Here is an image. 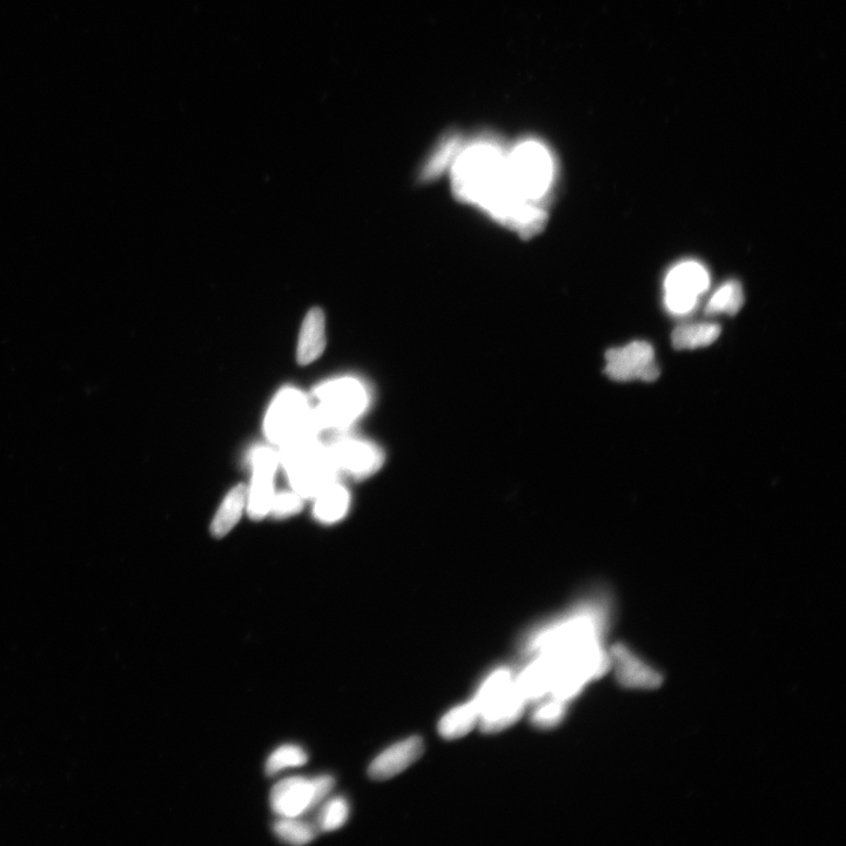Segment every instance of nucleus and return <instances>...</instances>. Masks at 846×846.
<instances>
[{
    "label": "nucleus",
    "instance_id": "obj_23",
    "mask_svg": "<svg viewBox=\"0 0 846 846\" xmlns=\"http://www.w3.org/2000/svg\"><path fill=\"white\" fill-rule=\"evenodd\" d=\"M308 761L307 752L295 744L281 745L266 762V774L274 776L290 768H299Z\"/></svg>",
    "mask_w": 846,
    "mask_h": 846
},
{
    "label": "nucleus",
    "instance_id": "obj_17",
    "mask_svg": "<svg viewBox=\"0 0 846 846\" xmlns=\"http://www.w3.org/2000/svg\"><path fill=\"white\" fill-rule=\"evenodd\" d=\"M349 501L351 500H349L347 489L333 482L317 496L315 516L325 523L337 522L347 514Z\"/></svg>",
    "mask_w": 846,
    "mask_h": 846
},
{
    "label": "nucleus",
    "instance_id": "obj_1",
    "mask_svg": "<svg viewBox=\"0 0 846 846\" xmlns=\"http://www.w3.org/2000/svg\"><path fill=\"white\" fill-rule=\"evenodd\" d=\"M451 171L454 196L479 207L521 237H533L547 221L546 207L515 196L506 174V151L496 141L482 139L463 146Z\"/></svg>",
    "mask_w": 846,
    "mask_h": 846
},
{
    "label": "nucleus",
    "instance_id": "obj_13",
    "mask_svg": "<svg viewBox=\"0 0 846 846\" xmlns=\"http://www.w3.org/2000/svg\"><path fill=\"white\" fill-rule=\"evenodd\" d=\"M527 704L515 684L512 693L482 711L479 722L481 730L483 733L493 734L507 729L520 720Z\"/></svg>",
    "mask_w": 846,
    "mask_h": 846
},
{
    "label": "nucleus",
    "instance_id": "obj_8",
    "mask_svg": "<svg viewBox=\"0 0 846 846\" xmlns=\"http://www.w3.org/2000/svg\"><path fill=\"white\" fill-rule=\"evenodd\" d=\"M335 472L361 480L369 478L384 465L385 454L375 443L340 436L327 448Z\"/></svg>",
    "mask_w": 846,
    "mask_h": 846
},
{
    "label": "nucleus",
    "instance_id": "obj_18",
    "mask_svg": "<svg viewBox=\"0 0 846 846\" xmlns=\"http://www.w3.org/2000/svg\"><path fill=\"white\" fill-rule=\"evenodd\" d=\"M515 689V677L509 669L495 670L494 673L487 677V680L481 684V687L476 693L474 703L478 707L480 714L483 710L490 707V705L502 700Z\"/></svg>",
    "mask_w": 846,
    "mask_h": 846
},
{
    "label": "nucleus",
    "instance_id": "obj_14",
    "mask_svg": "<svg viewBox=\"0 0 846 846\" xmlns=\"http://www.w3.org/2000/svg\"><path fill=\"white\" fill-rule=\"evenodd\" d=\"M325 315L320 308H313L307 313L302 324L297 359L298 364L306 366L321 357L326 348Z\"/></svg>",
    "mask_w": 846,
    "mask_h": 846
},
{
    "label": "nucleus",
    "instance_id": "obj_26",
    "mask_svg": "<svg viewBox=\"0 0 846 846\" xmlns=\"http://www.w3.org/2000/svg\"><path fill=\"white\" fill-rule=\"evenodd\" d=\"M614 658L619 667L620 676L624 682L646 683L655 681V677L646 668H642L639 662L630 660V656L624 653L623 649L614 650Z\"/></svg>",
    "mask_w": 846,
    "mask_h": 846
},
{
    "label": "nucleus",
    "instance_id": "obj_7",
    "mask_svg": "<svg viewBox=\"0 0 846 846\" xmlns=\"http://www.w3.org/2000/svg\"><path fill=\"white\" fill-rule=\"evenodd\" d=\"M709 285L707 268L697 261H684L671 268L664 281V302L668 311L676 315L690 313Z\"/></svg>",
    "mask_w": 846,
    "mask_h": 846
},
{
    "label": "nucleus",
    "instance_id": "obj_24",
    "mask_svg": "<svg viewBox=\"0 0 846 846\" xmlns=\"http://www.w3.org/2000/svg\"><path fill=\"white\" fill-rule=\"evenodd\" d=\"M349 817V804L344 797H335L322 807L318 816L317 828L322 832H331L344 827Z\"/></svg>",
    "mask_w": 846,
    "mask_h": 846
},
{
    "label": "nucleus",
    "instance_id": "obj_9",
    "mask_svg": "<svg viewBox=\"0 0 846 846\" xmlns=\"http://www.w3.org/2000/svg\"><path fill=\"white\" fill-rule=\"evenodd\" d=\"M606 373L615 381H655L660 369L655 362L653 346L647 341H634L619 348H611L606 354Z\"/></svg>",
    "mask_w": 846,
    "mask_h": 846
},
{
    "label": "nucleus",
    "instance_id": "obj_15",
    "mask_svg": "<svg viewBox=\"0 0 846 846\" xmlns=\"http://www.w3.org/2000/svg\"><path fill=\"white\" fill-rule=\"evenodd\" d=\"M247 488L244 485L234 487L226 496L211 525V533L217 539L226 536L243 516L247 503Z\"/></svg>",
    "mask_w": 846,
    "mask_h": 846
},
{
    "label": "nucleus",
    "instance_id": "obj_25",
    "mask_svg": "<svg viewBox=\"0 0 846 846\" xmlns=\"http://www.w3.org/2000/svg\"><path fill=\"white\" fill-rule=\"evenodd\" d=\"M566 704L552 697L537 707L532 716V722L537 728L550 729L560 724L566 715Z\"/></svg>",
    "mask_w": 846,
    "mask_h": 846
},
{
    "label": "nucleus",
    "instance_id": "obj_22",
    "mask_svg": "<svg viewBox=\"0 0 846 846\" xmlns=\"http://www.w3.org/2000/svg\"><path fill=\"white\" fill-rule=\"evenodd\" d=\"M317 825L301 821L300 817H280L274 824V832L282 842L291 845H306L318 835Z\"/></svg>",
    "mask_w": 846,
    "mask_h": 846
},
{
    "label": "nucleus",
    "instance_id": "obj_6",
    "mask_svg": "<svg viewBox=\"0 0 846 846\" xmlns=\"http://www.w3.org/2000/svg\"><path fill=\"white\" fill-rule=\"evenodd\" d=\"M311 409L308 401L297 389L281 391L268 411L265 420L267 438L278 445L313 434L310 427Z\"/></svg>",
    "mask_w": 846,
    "mask_h": 846
},
{
    "label": "nucleus",
    "instance_id": "obj_19",
    "mask_svg": "<svg viewBox=\"0 0 846 846\" xmlns=\"http://www.w3.org/2000/svg\"><path fill=\"white\" fill-rule=\"evenodd\" d=\"M720 334V326L702 322L677 327L671 335V341L676 349H696L713 345Z\"/></svg>",
    "mask_w": 846,
    "mask_h": 846
},
{
    "label": "nucleus",
    "instance_id": "obj_11",
    "mask_svg": "<svg viewBox=\"0 0 846 846\" xmlns=\"http://www.w3.org/2000/svg\"><path fill=\"white\" fill-rule=\"evenodd\" d=\"M423 741L420 737H411L396 743L375 758L369 765L368 774L375 781H387L401 774L419 760L423 754Z\"/></svg>",
    "mask_w": 846,
    "mask_h": 846
},
{
    "label": "nucleus",
    "instance_id": "obj_5",
    "mask_svg": "<svg viewBox=\"0 0 846 846\" xmlns=\"http://www.w3.org/2000/svg\"><path fill=\"white\" fill-rule=\"evenodd\" d=\"M334 785L335 780L329 775L286 778L272 789V810L279 817H301L324 802Z\"/></svg>",
    "mask_w": 846,
    "mask_h": 846
},
{
    "label": "nucleus",
    "instance_id": "obj_20",
    "mask_svg": "<svg viewBox=\"0 0 846 846\" xmlns=\"http://www.w3.org/2000/svg\"><path fill=\"white\" fill-rule=\"evenodd\" d=\"M459 137L451 136L442 140L432 156L428 158L420 174L422 181H432L439 178L447 170H451L456 157L462 149Z\"/></svg>",
    "mask_w": 846,
    "mask_h": 846
},
{
    "label": "nucleus",
    "instance_id": "obj_10",
    "mask_svg": "<svg viewBox=\"0 0 846 846\" xmlns=\"http://www.w3.org/2000/svg\"><path fill=\"white\" fill-rule=\"evenodd\" d=\"M251 462L253 481L250 493H247L248 514L253 520H263L271 512L278 459L271 449L258 448L253 452Z\"/></svg>",
    "mask_w": 846,
    "mask_h": 846
},
{
    "label": "nucleus",
    "instance_id": "obj_3",
    "mask_svg": "<svg viewBox=\"0 0 846 846\" xmlns=\"http://www.w3.org/2000/svg\"><path fill=\"white\" fill-rule=\"evenodd\" d=\"M318 406L311 412L314 434L322 429H345L357 421L371 404L365 384L355 378H342L321 385L314 393Z\"/></svg>",
    "mask_w": 846,
    "mask_h": 846
},
{
    "label": "nucleus",
    "instance_id": "obj_27",
    "mask_svg": "<svg viewBox=\"0 0 846 846\" xmlns=\"http://www.w3.org/2000/svg\"><path fill=\"white\" fill-rule=\"evenodd\" d=\"M304 503L301 496L292 493H282L274 496L271 512L275 517H288L301 512Z\"/></svg>",
    "mask_w": 846,
    "mask_h": 846
},
{
    "label": "nucleus",
    "instance_id": "obj_12",
    "mask_svg": "<svg viewBox=\"0 0 846 846\" xmlns=\"http://www.w3.org/2000/svg\"><path fill=\"white\" fill-rule=\"evenodd\" d=\"M555 676L554 662L541 655L519 677H515L516 688L527 703L541 701L552 691Z\"/></svg>",
    "mask_w": 846,
    "mask_h": 846
},
{
    "label": "nucleus",
    "instance_id": "obj_21",
    "mask_svg": "<svg viewBox=\"0 0 846 846\" xmlns=\"http://www.w3.org/2000/svg\"><path fill=\"white\" fill-rule=\"evenodd\" d=\"M744 304L743 288L740 282L729 281L718 288L705 307L708 315H735L741 311Z\"/></svg>",
    "mask_w": 846,
    "mask_h": 846
},
{
    "label": "nucleus",
    "instance_id": "obj_2",
    "mask_svg": "<svg viewBox=\"0 0 846 846\" xmlns=\"http://www.w3.org/2000/svg\"><path fill=\"white\" fill-rule=\"evenodd\" d=\"M508 184L516 197L546 207L556 181L552 152L537 140H523L506 152Z\"/></svg>",
    "mask_w": 846,
    "mask_h": 846
},
{
    "label": "nucleus",
    "instance_id": "obj_16",
    "mask_svg": "<svg viewBox=\"0 0 846 846\" xmlns=\"http://www.w3.org/2000/svg\"><path fill=\"white\" fill-rule=\"evenodd\" d=\"M480 722V711L474 701L460 705L442 717L439 733L446 740H456L472 731Z\"/></svg>",
    "mask_w": 846,
    "mask_h": 846
},
{
    "label": "nucleus",
    "instance_id": "obj_4",
    "mask_svg": "<svg viewBox=\"0 0 846 846\" xmlns=\"http://www.w3.org/2000/svg\"><path fill=\"white\" fill-rule=\"evenodd\" d=\"M281 458L295 493L304 498H317L338 475L327 448L312 434L299 436L282 446Z\"/></svg>",
    "mask_w": 846,
    "mask_h": 846
}]
</instances>
